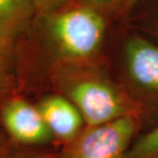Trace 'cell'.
Returning a JSON list of instances; mask_svg holds the SVG:
<instances>
[{
    "instance_id": "obj_1",
    "label": "cell",
    "mask_w": 158,
    "mask_h": 158,
    "mask_svg": "<svg viewBox=\"0 0 158 158\" xmlns=\"http://www.w3.org/2000/svg\"><path fill=\"white\" fill-rule=\"evenodd\" d=\"M50 50L69 62L86 60L100 49L106 23L98 9L75 5L38 15Z\"/></svg>"
},
{
    "instance_id": "obj_2",
    "label": "cell",
    "mask_w": 158,
    "mask_h": 158,
    "mask_svg": "<svg viewBox=\"0 0 158 158\" xmlns=\"http://www.w3.org/2000/svg\"><path fill=\"white\" fill-rule=\"evenodd\" d=\"M137 129L134 115L88 127L72 141L62 158H124Z\"/></svg>"
},
{
    "instance_id": "obj_3",
    "label": "cell",
    "mask_w": 158,
    "mask_h": 158,
    "mask_svg": "<svg viewBox=\"0 0 158 158\" xmlns=\"http://www.w3.org/2000/svg\"><path fill=\"white\" fill-rule=\"evenodd\" d=\"M68 92L88 127L134 115L116 89L101 79L86 77L73 81Z\"/></svg>"
},
{
    "instance_id": "obj_4",
    "label": "cell",
    "mask_w": 158,
    "mask_h": 158,
    "mask_svg": "<svg viewBox=\"0 0 158 158\" xmlns=\"http://www.w3.org/2000/svg\"><path fill=\"white\" fill-rule=\"evenodd\" d=\"M2 119L8 133L19 142L43 144L53 137L38 107L23 99H13L6 104Z\"/></svg>"
},
{
    "instance_id": "obj_5",
    "label": "cell",
    "mask_w": 158,
    "mask_h": 158,
    "mask_svg": "<svg viewBox=\"0 0 158 158\" xmlns=\"http://www.w3.org/2000/svg\"><path fill=\"white\" fill-rule=\"evenodd\" d=\"M127 73L141 88L158 92V46L140 36H133L124 47Z\"/></svg>"
},
{
    "instance_id": "obj_6",
    "label": "cell",
    "mask_w": 158,
    "mask_h": 158,
    "mask_svg": "<svg viewBox=\"0 0 158 158\" xmlns=\"http://www.w3.org/2000/svg\"><path fill=\"white\" fill-rule=\"evenodd\" d=\"M38 109L53 136L73 141L81 133L84 118L70 100L48 96L40 102Z\"/></svg>"
},
{
    "instance_id": "obj_7",
    "label": "cell",
    "mask_w": 158,
    "mask_h": 158,
    "mask_svg": "<svg viewBox=\"0 0 158 158\" xmlns=\"http://www.w3.org/2000/svg\"><path fill=\"white\" fill-rule=\"evenodd\" d=\"M34 13L32 0H0V35L12 40Z\"/></svg>"
},
{
    "instance_id": "obj_8",
    "label": "cell",
    "mask_w": 158,
    "mask_h": 158,
    "mask_svg": "<svg viewBox=\"0 0 158 158\" xmlns=\"http://www.w3.org/2000/svg\"><path fill=\"white\" fill-rule=\"evenodd\" d=\"M124 158H158V126L137 139Z\"/></svg>"
},
{
    "instance_id": "obj_9",
    "label": "cell",
    "mask_w": 158,
    "mask_h": 158,
    "mask_svg": "<svg viewBox=\"0 0 158 158\" xmlns=\"http://www.w3.org/2000/svg\"><path fill=\"white\" fill-rule=\"evenodd\" d=\"M32 1L37 15H44L64 8L65 5L72 0H32Z\"/></svg>"
},
{
    "instance_id": "obj_10",
    "label": "cell",
    "mask_w": 158,
    "mask_h": 158,
    "mask_svg": "<svg viewBox=\"0 0 158 158\" xmlns=\"http://www.w3.org/2000/svg\"><path fill=\"white\" fill-rule=\"evenodd\" d=\"M75 1L76 5L89 6V7L101 10V9H106L119 4L120 0H75Z\"/></svg>"
},
{
    "instance_id": "obj_11",
    "label": "cell",
    "mask_w": 158,
    "mask_h": 158,
    "mask_svg": "<svg viewBox=\"0 0 158 158\" xmlns=\"http://www.w3.org/2000/svg\"><path fill=\"white\" fill-rule=\"evenodd\" d=\"M10 43L11 40L7 39L5 37L0 35V68H1L2 61L7 56L9 49H10Z\"/></svg>"
},
{
    "instance_id": "obj_12",
    "label": "cell",
    "mask_w": 158,
    "mask_h": 158,
    "mask_svg": "<svg viewBox=\"0 0 158 158\" xmlns=\"http://www.w3.org/2000/svg\"><path fill=\"white\" fill-rule=\"evenodd\" d=\"M140 0H120L119 1V10L122 13H127L135 6Z\"/></svg>"
},
{
    "instance_id": "obj_13",
    "label": "cell",
    "mask_w": 158,
    "mask_h": 158,
    "mask_svg": "<svg viewBox=\"0 0 158 158\" xmlns=\"http://www.w3.org/2000/svg\"><path fill=\"white\" fill-rule=\"evenodd\" d=\"M148 29L151 30V31H152L154 34H156L158 36V18L154 19V21L152 22V23H151V25L148 27Z\"/></svg>"
},
{
    "instance_id": "obj_14",
    "label": "cell",
    "mask_w": 158,
    "mask_h": 158,
    "mask_svg": "<svg viewBox=\"0 0 158 158\" xmlns=\"http://www.w3.org/2000/svg\"><path fill=\"white\" fill-rule=\"evenodd\" d=\"M1 85H2V75H1V70H0V89H1Z\"/></svg>"
},
{
    "instance_id": "obj_15",
    "label": "cell",
    "mask_w": 158,
    "mask_h": 158,
    "mask_svg": "<svg viewBox=\"0 0 158 158\" xmlns=\"http://www.w3.org/2000/svg\"><path fill=\"white\" fill-rule=\"evenodd\" d=\"M35 158H45V157H35Z\"/></svg>"
}]
</instances>
